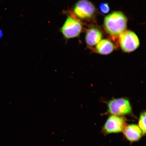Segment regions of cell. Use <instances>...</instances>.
Segmentation results:
<instances>
[{"mask_svg":"<svg viewBox=\"0 0 146 146\" xmlns=\"http://www.w3.org/2000/svg\"><path fill=\"white\" fill-rule=\"evenodd\" d=\"M99 9L100 12L103 14L108 13L110 10V8L107 3H100L99 6Z\"/></svg>","mask_w":146,"mask_h":146,"instance_id":"11","label":"cell"},{"mask_svg":"<svg viewBox=\"0 0 146 146\" xmlns=\"http://www.w3.org/2000/svg\"><path fill=\"white\" fill-rule=\"evenodd\" d=\"M125 119L121 117L112 115L109 117L103 127V132L106 134L123 132L126 127Z\"/></svg>","mask_w":146,"mask_h":146,"instance_id":"6","label":"cell"},{"mask_svg":"<svg viewBox=\"0 0 146 146\" xmlns=\"http://www.w3.org/2000/svg\"><path fill=\"white\" fill-rule=\"evenodd\" d=\"M116 48L112 41L108 39L102 40L96 47V51L98 54L107 55L111 53Z\"/></svg>","mask_w":146,"mask_h":146,"instance_id":"9","label":"cell"},{"mask_svg":"<svg viewBox=\"0 0 146 146\" xmlns=\"http://www.w3.org/2000/svg\"><path fill=\"white\" fill-rule=\"evenodd\" d=\"M127 23V18L123 13L115 11L106 16L104 27L110 35L117 37L126 30Z\"/></svg>","mask_w":146,"mask_h":146,"instance_id":"1","label":"cell"},{"mask_svg":"<svg viewBox=\"0 0 146 146\" xmlns=\"http://www.w3.org/2000/svg\"><path fill=\"white\" fill-rule=\"evenodd\" d=\"M74 15L78 19L89 20L94 17L96 9L93 3L88 0H79L73 8Z\"/></svg>","mask_w":146,"mask_h":146,"instance_id":"3","label":"cell"},{"mask_svg":"<svg viewBox=\"0 0 146 146\" xmlns=\"http://www.w3.org/2000/svg\"><path fill=\"white\" fill-rule=\"evenodd\" d=\"M139 127L142 131L143 135L146 133V113L145 111L142 112L140 115L139 120Z\"/></svg>","mask_w":146,"mask_h":146,"instance_id":"10","label":"cell"},{"mask_svg":"<svg viewBox=\"0 0 146 146\" xmlns=\"http://www.w3.org/2000/svg\"><path fill=\"white\" fill-rule=\"evenodd\" d=\"M3 36V33L2 30L0 29V39L2 38Z\"/></svg>","mask_w":146,"mask_h":146,"instance_id":"12","label":"cell"},{"mask_svg":"<svg viewBox=\"0 0 146 146\" xmlns=\"http://www.w3.org/2000/svg\"><path fill=\"white\" fill-rule=\"evenodd\" d=\"M83 24L80 20L73 15L68 16L61 27V31L66 39L78 37L83 30Z\"/></svg>","mask_w":146,"mask_h":146,"instance_id":"2","label":"cell"},{"mask_svg":"<svg viewBox=\"0 0 146 146\" xmlns=\"http://www.w3.org/2000/svg\"><path fill=\"white\" fill-rule=\"evenodd\" d=\"M123 132L125 137L131 142L138 141L143 135L139 127L135 124L127 125Z\"/></svg>","mask_w":146,"mask_h":146,"instance_id":"8","label":"cell"},{"mask_svg":"<svg viewBox=\"0 0 146 146\" xmlns=\"http://www.w3.org/2000/svg\"><path fill=\"white\" fill-rule=\"evenodd\" d=\"M103 34L101 30L98 27H89L85 35V41L89 47L96 45L101 40Z\"/></svg>","mask_w":146,"mask_h":146,"instance_id":"7","label":"cell"},{"mask_svg":"<svg viewBox=\"0 0 146 146\" xmlns=\"http://www.w3.org/2000/svg\"><path fill=\"white\" fill-rule=\"evenodd\" d=\"M119 42L122 50L127 53L133 52L140 45L138 36L134 32L130 30H126L120 35Z\"/></svg>","mask_w":146,"mask_h":146,"instance_id":"4","label":"cell"},{"mask_svg":"<svg viewBox=\"0 0 146 146\" xmlns=\"http://www.w3.org/2000/svg\"><path fill=\"white\" fill-rule=\"evenodd\" d=\"M108 112L114 115L120 116L130 113L132 111L130 102L125 98L111 100L108 104Z\"/></svg>","mask_w":146,"mask_h":146,"instance_id":"5","label":"cell"}]
</instances>
